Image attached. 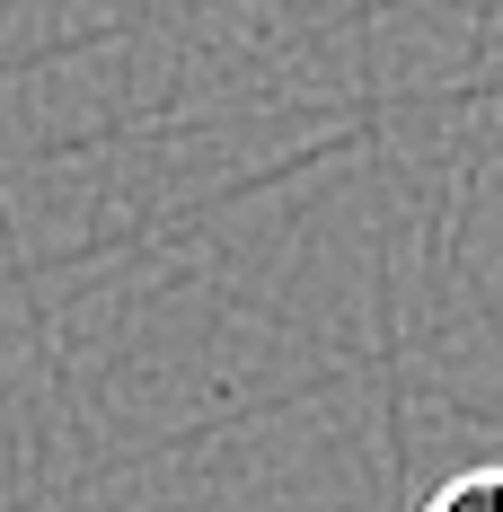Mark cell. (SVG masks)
<instances>
[{
    "label": "cell",
    "mask_w": 503,
    "mask_h": 512,
    "mask_svg": "<svg viewBox=\"0 0 503 512\" xmlns=\"http://www.w3.org/2000/svg\"><path fill=\"white\" fill-rule=\"evenodd\" d=\"M415 512H503V460H486V468H459V477H442L433 495Z\"/></svg>",
    "instance_id": "1"
}]
</instances>
